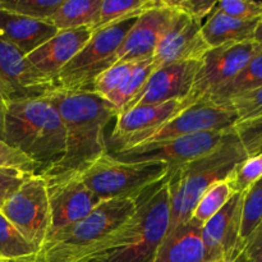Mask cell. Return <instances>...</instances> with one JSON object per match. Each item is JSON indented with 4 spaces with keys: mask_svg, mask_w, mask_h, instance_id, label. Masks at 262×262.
<instances>
[{
    "mask_svg": "<svg viewBox=\"0 0 262 262\" xmlns=\"http://www.w3.org/2000/svg\"><path fill=\"white\" fill-rule=\"evenodd\" d=\"M0 262H7V261H4V260H3V258H0Z\"/></svg>",
    "mask_w": 262,
    "mask_h": 262,
    "instance_id": "cell-43",
    "label": "cell"
},
{
    "mask_svg": "<svg viewBox=\"0 0 262 262\" xmlns=\"http://www.w3.org/2000/svg\"><path fill=\"white\" fill-rule=\"evenodd\" d=\"M245 193H234L216 215L201 228L207 262L235 255L245 250L241 224Z\"/></svg>",
    "mask_w": 262,
    "mask_h": 262,
    "instance_id": "cell-17",
    "label": "cell"
},
{
    "mask_svg": "<svg viewBox=\"0 0 262 262\" xmlns=\"http://www.w3.org/2000/svg\"><path fill=\"white\" fill-rule=\"evenodd\" d=\"M163 2L166 7L183 13L201 23L214 13L216 7V2H209V0H163Z\"/></svg>",
    "mask_w": 262,
    "mask_h": 262,
    "instance_id": "cell-36",
    "label": "cell"
},
{
    "mask_svg": "<svg viewBox=\"0 0 262 262\" xmlns=\"http://www.w3.org/2000/svg\"><path fill=\"white\" fill-rule=\"evenodd\" d=\"M262 220V178L245 192L241 224V241L246 243L251 233Z\"/></svg>",
    "mask_w": 262,
    "mask_h": 262,
    "instance_id": "cell-30",
    "label": "cell"
},
{
    "mask_svg": "<svg viewBox=\"0 0 262 262\" xmlns=\"http://www.w3.org/2000/svg\"><path fill=\"white\" fill-rule=\"evenodd\" d=\"M214 262H251V261L248 260V257L245 253V250H243L242 252L235 253V255H232V256H228V257H223L220 258V260H216Z\"/></svg>",
    "mask_w": 262,
    "mask_h": 262,
    "instance_id": "cell-40",
    "label": "cell"
},
{
    "mask_svg": "<svg viewBox=\"0 0 262 262\" xmlns=\"http://www.w3.org/2000/svg\"><path fill=\"white\" fill-rule=\"evenodd\" d=\"M137 200L102 201L86 217L49 235L40 251L42 260L86 262L102 241L117 232L135 214Z\"/></svg>",
    "mask_w": 262,
    "mask_h": 262,
    "instance_id": "cell-5",
    "label": "cell"
},
{
    "mask_svg": "<svg viewBox=\"0 0 262 262\" xmlns=\"http://www.w3.org/2000/svg\"><path fill=\"white\" fill-rule=\"evenodd\" d=\"M169 170V166L164 163H127L105 155L79 177L101 201L137 200L147 189L165 179Z\"/></svg>",
    "mask_w": 262,
    "mask_h": 262,
    "instance_id": "cell-6",
    "label": "cell"
},
{
    "mask_svg": "<svg viewBox=\"0 0 262 262\" xmlns=\"http://www.w3.org/2000/svg\"><path fill=\"white\" fill-rule=\"evenodd\" d=\"M0 168L15 169L27 176L38 174V166L31 159L3 140H0Z\"/></svg>",
    "mask_w": 262,
    "mask_h": 262,
    "instance_id": "cell-35",
    "label": "cell"
},
{
    "mask_svg": "<svg viewBox=\"0 0 262 262\" xmlns=\"http://www.w3.org/2000/svg\"><path fill=\"white\" fill-rule=\"evenodd\" d=\"M0 212L19 230L20 234L42 248L50 232V204L48 187L41 176H30L7 200Z\"/></svg>",
    "mask_w": 262,
    "mask_h": 262,
    "instance_id": "cell-8",
    "label": "cell"
},
{
    "mask_svg": "<svg viewBox=\"0 0 262 262\" xmlns=\"http://www.w3.org/2000/svg\"><path fill=\"white\" fill-rule=\"evenodd\" d=\"M158 4L159 0H102L96 22L90 30L94 33L129 18L140 17Z\"/></svg>",
    "mask_w": 262,
    "mask_h": 262,
    "instance_id": "cell-24",
    "label": "cell"
},
{
    "mask_svg": "<svg viewBox=\"0 0 262 262\" xmlns=\"http://www.w3.org/2000/svg\"><path fill=\"white\" fill-rule=\"evenodd\" d=\"M4 141L25 154L45 176L66 155V127L46 97L10 101L4 119Z\"/></svg>",
    "mask_w": 262,
    "mask_h": 262,
    "instance_id": "cell-3",
    "label": "cell"
},
{
    "mask_svg": "<svg viewBox=\"0 0 262 262\" xmlns=\"http://www.w3.org/2000/svg\"><path fill=\"white\" fill-rule=\"evenodd\" d=\"M247 158L239 138L232 129L211 152L169 171L168 233L189 222L205 192L217 182L229 179L238 164Z\"/></svg>",
    "mask_w": 262,
    "mask_h": 262,
    "instance_id": "cell-4",
    "label": "cell"
},
{
    "mask_svg": "<svg viewBox=\"0 0 262 262\" xmlns=\"http://www.w3.org/2000/svg\"><path fill=\"white\" fill-rule=\"evenodd\" d=\"M201 228L189 220L166 233L154 262H207Z\"/></svg>",
    "mask_w": 262,
    "mask_h": 262,
    "instance_id": "cell-21",
    "label": "cell"
},
{
    "mask_svg": "<svg viewBox=\"0 0 262 262\" xmlns=\"http://www.w3.org/2000/svg\"><path fill=\"white\" fill-rule=\"evenodd\" d=\"M253 41L257 43H260V45L262 46V18L260 19V22H258L257 27H256L255 36H253Z\"/></svg>",
    "mask_w": 262,
    "mask_h": 262,
    "instance_id": "cell-42",
    "label": "cell"
},
{
    "mask_svg": "<svg viewBox=\"0 0 262 262\" xmlns=\"http://www.w3.org/2000/svg\"><path fill=\"white\" fill-rule=\"evenodd\" d=\"M200 67L201 59L179 61L155 69L148 77L143 89L138 92L135 99L128 102L123 112L141 105L163 104L171 100L187 99Z\"/></svg>",
    "mask_w": 262,
    "mask_h": 262,
    "instance_id": "cell-14",
    "label": "cell"
},
{
    "mask_svg": "<svg viewBox=\"0 0 262 262\" xmlns=\"http://www.w3.org/2000/svg\"><path fill=\"white\" fill-rule=\"evenodd\" d=\"M61 3L63 0H0V9L50 22Z\"/></svg>",
    "mask_w": 262,
    "mask_h": 262,
    "instance_id": "cell-29",
    "label": "cell"
},
{
    "mask_svg": "<svg viewBox=\"0 0 262 262\" xmlns=\"http://www.w3.org/2000/svg\"><path fill=\"white\" fill-rule=\"evenodd\" d=\"M237 123V114L228 106L214 104L211 101H199L171 118L161 127L135 140L127 148L197 133L227 132L233 129Z\"/></svg>",
    "mask_w": 262,
    "mask_h": 262,
    "instance_id": "cell-11",
    "label": "cell"
},
{
    "mask_svg": "<svg viewBox=\"0 0 262 262\" xmlns=\"http://www.w3.org/2000/svg\"><path fill=\"white\" fill-rule=\"evenodd\" d=\"M154 71H155V67H154L152 58L133 61L129 73L125 76L120 86L109 100L110 104L117 109L118 115L123 112L130 100L137 96Z\"/></svg>",
    "mask_w": 262,
    "mask_h": 262,
    "instance_id": "cell-26",
    "label": "cell"
},
{
    "mask_svg": "<svg viewBox=\"0 0 262 262\" xmlns=\"http://www.w3.org/2000/svg\"><path fill=\"white\" fill-rule=\"evenodd\" d=\"M9 99H8L7 94H5L4 89L0 84V140L4 141V119L5 113H7L8 105H9Z\"/></svg>",
    "mask_w": 262,
    "mask_h": 262,
    "instance_id": "cell-39",
    "label": "cell"
},
{
    "mask_svg": "<svg viewBox=\"0 0 262 262\" xmlns=\"http://www.w3.org/2000/svg\"><path fill=\"white\" fill-rule=\"evenodd\" d=\"M102 0H63L50 19L58 31L74 30L95 25Z\"/></svg>",
    "mask_w": 262,
    "mask_h": 262,
    "instance_id": "cell-23",
    "label": "cell"
},
{
    "mask_svg": "<svg viewBox=\"0 0 262 262\" xmlns=\"http://www.w3.org/2000/svg\"><path fill=\"white\" fill-rule=\"evenodd\" d=\"M27 177L30 176L15 169L0 168V209L7 200L22 186Z\"/></svg>",
    "mask_w": 262,
    "mask_h": 262,
    "instance_id": "cell-37",
    "label": "cell"
},
{
    "mask_svg": "<svg viewBox=\"0 0 262 262\" xmlns=\"http://www.w3.org/2000/svg\"><path fill=\"white\" fill-rule=\"evenodd\" d=\"M91 36L89 27L58 31L50 40L28 54L27 59L36 71L55 83L61 69L82 50Z\"/></svg>",
    "mask_w": 262,
    "mask_h": 262,
    "instance_id": "cell-19",
    "label": "cell"
},
{
    "mask_svg": "<svg viewBox=\"0 0 262 262\" xmlns=\"http://www.w3.org/2000/svg\"><path fill=\"white\" fill-rule=\"evenodd\" d=\"M233 129L239 138L248 158L262 154V117L238 122Z\"/></svg>",
    "mask_w": 262,
    "mask_h": 262,
    "instance_id": "cell-33",
    "label": "cell"
},
{
    "mask_svg": "<svg viewBox=\"0 0 262 262\" xmlns=\"http://www.w3.org/2000/svg\"><path fill=\"white\" fill-rule=\"evenodd\" d=\"M43 97L58 110L66 127V155L58 165L42 176L55 182L81 176L107 155L105 129L118 112L109 101L92 91H67L55 89Z\"/></svg>",
    "mask_w": 262,
    "mask_h": 262,
    "instance_id": "cell-1",
    "label": "cell"
},
{
    "mask_svg": "<svg viewBox=\"0 0 262 262\" xmlns=\"http://www.w3.org/2000/svg\"><path fill=\"white\" fill-rule=\"evenodd\" d=\"M245 253L251 262H262V220L246 241Z\"/></svg>",
    "mask_w": 262,
    "mask_h": 262,
    "instance_id": "cell-38",
    "label": "cell"
},
{
    "mask_svg": "<svg viewBox=\"0 0 262 262\" xmlns=\"http://www.w3.org/2000/svg\"><path fill=\"white\" fill-rule=\"evenodd\" d=\"M201 27V22L176 10L152 55L155 69L179 61L202 59L210 48L202 36Z\"/></svg>",
    "mask_w": 262,
    "mask_h": 262,
    "instance_id": "cell-16",
    "label": "cell"
},
{
    "mask_svg": "<svg viewBox=\"0 0 262 262\" xmlns=\"http://www.w3.org/2000/svg\"><path fill=\"white\" fill-rule=\"evenodd\" d=\"M136 19L129 18L92 33L89 42L58 74L56 89L91 91L95 79L115 64L118 49Z\"/></svg>",
    "mask_w": 262,
    "mask_h": 262,
    "instance_id": "cell-7",
    "label": "cell"
},
{
    "mask_svg": "<svg viewBox=\"0 0 262 262\" xmlns=\"http://www.w3.org/2000/svg\"><path fill=\"white\" fill-rule=\"evenodd\" d=\"M230 130L197 133L174 140L138 145L125 150L109 152L107 155L115 160L127 163H164L173 170L211 152L224 141Z\"/></svg>",
    "mask_w": 262,
    "mask_h": 262,
    "instance_id": "cell-10",
    "label": "cell"
},
{
    "mask_svg": "<svg viewBox=\"0 0 262 262\" xmlns=\"http://www.w3.org/2000/svg\"><path fill=\"white\" fill-rule=\"evenodd\" d=\"M261 49L262 46L255 41L228 43L210 49L202 56L201 67L187 97L189 104L193 105L199 101L211 99L245 68L246 64Z\"/></svg>",
    "mask_w": 262,
    "mask_h": 262,
    "instance_id": "cell-9",
    "label": "cell"
},
{
    "mask_svg": "<svg viewBox=\"0 0 262 262\" xmlns=\"http://www.w3.org/2000/svg\"><path fill=\"white\" fill-rule=\"evenodd\" d=\"M168 176L141 194L135 214L102 241L86 262H154L169 228Z\"/></svg>",
    "mask_w": 262,
    "mask_h": 262,
    "instance_id": "cell-2",
    "label": "cell"
},
{
    "mask_svg": "<svg viewBox=\"0 0 262 262\" xmlns=\"http://www.w3.org/2000/svg\"><path fill=\"white\" fill-rule=\"evenodd\" d=\"M58 32L48 20L35 19L0 9V37L28 55Z\"/></svg>",
    "mask_w": 262,
    "mask_h": 262,
    "instance_id": "cell-20",
    "label": "cell"
},
{
    "mask_svg": "<svg viewBox=\"0 0 262 262\" xmlns=\"http://www.w3.org/2000/svg\"><path fill=\"white\" fill-rule=\"evenodd\" d=\"M40 253V248L28 242L19 230L0 212V258L18 260Z\"/></svg>",
    "mask_w": 262,
    "mask_h": 262,
    "instance_id": "cell-27",
    "label": "cell"
},
{
    "mask_svg": "<svg viewBox=\"0 0 262 262\" xmlns=\"http://www.w3.org/2000/svg\"><path fill=\"white\" fill-rule=\"evenodd\" d=\"M262 178V154L247 158L238 164L229 177L230 187L234 193H245L258 179Z\"/></svg>",
    "mask_w": 262,
    "mask_h": 262,
    "instance_id": "cell-31",
    "label": "cell"
},
{
    "mask_svg": "<svg viewBox=\"0 0 262 262\" xmlns=\"http://www.w3.org/2000/svg\"><path fill=\"white\" fill-rule=\"evenodd\" d=\"M216 12L243 20L261 19L262 2L255 0H220L216 2Z\"/></svg>",
    "mask_w": 262,
    "mask_h": 262,
    "instance_id": "cell-34",
    "label": "cell"
},
{
    "mask_svg": "<svg viewBox=\"0 0 262 262\" xmlns=\"http://www.w3.org/2000/svg\"><path fill=\"white\" fill-rule=\"evenodd\" d=\"M189 106L192 105L187 99L171 100L163 104L141 105L120 113L109 140H106L107 154L124 150L133 141L161 127Z\"/></svg>",
    "mask_w": 262,
    "mask_h": 262,
    "instance_id": "cell-12",
    "label": "cell"
},
{
    "mask_svg": "<svg viewBox=\"0 0 262 262\" xmlns=\"http://www.w3.org/2000/svg\"><path fill=\"white\" fill-rule=\"evenodd\" d=\"M258 22L260 19H237L214 10V13L202 23L201 32L210 49L219 48L228 43L253 41Z\"/></svg>",
    "mask_w": 262,
    "mask_h": 262,
    "instance_id": "cell-22",
    "label": "cell"
},
{
    "mask_svg": "<svg viewBox=\"0 0 262 262\" xmlns=\"http://www.w3.org/2000/svg\"><path fill=\"white\" fill-rule=\"evenodd\" d=\"M0 84L9 101L37 99L55 90L51 79L36 71L27 55L0 37Z\"/></svg>",
    "mask_w": 262,
    "mask_h": 262,
    "instance_id": "cell-13",
    "label": "cell"
},
{
    "mask_svg": "<svg viewBox=\"0 0 262 262\" xmlns=\"http://www.w3.org/2000/svg\"><path fill=\"white\" fill-rule=\"evenodd\" d=\"M46 187L51 214L49 235L82 220L102 202L79 176L46 182Z\"/></svg>",
    "mask_w": 262,
    "mask_h": 262,
    "instance_id": "cell-15",
    "label": "cell"
},
{
    "mask_svg": "<svg viewBox=\"0 0 262 262\" xmlns=\"http://www.w3.org/2000/svg\"><path fill=\"white\" fill-rule=\"evenodd\" d=\"M7 262H45V261L42 260L40 253H37V255L30 256V257H23V258H18V260H12Z\"/></svg>",
    "mask_w": 262,
    "mask_h": 262,
    "instance_id": "cell-41",
    "label": "cell"
},
{
    "mask_svg": "<svg viewBox=\"0 0 262 262\" xmlns=\"http://www.w3.org/2000/svg\"><path fill=\"white\" fill-rule=\"evenodd\" d=\"M176 10L166 7L163 0L152 9L137 17L115 55V64L152 58L159 41L174 17Z\"/></svg>",
    "mask_w": 262,
    "mask_h": 262,
    "instance_id": "cell-18",
    "label": "cell"
},
{
    "mask_svg": "<svg viewBox=\"0 0 262 262\" xmlns=\"http://www.w3.org/2000/svg\"><path fill=\"white\" fill-rule=\"evenodd\" d=\"M233 194L234 192H233L228 179L215 183L200 199L199 204L194 207L191 220L202 227L205 223L209 222L214 215H216L224 207V205L229 201Z\"/></svg>",
    "mask_w": 262,
    "mask_h": 262,
    "instance_id": "cell-28",
    "label": "cell"
},
{
    "mask_svg": "<svg viewBox=\"0 0 262 262\" xmlns=\"http://www.w3.org/2000/svg\"><path fill=\"white\" fill-rule=\"evenodd\" d=\"M220 105H224V106L232 109L237 114L238 122H245V120L262 117V89L248 92V94L238 95Z\"/></svg>",
    "mask_w": 262,
    "mask_h": 262,
    "instance_id": "cell-32",
    "label": "cell"
},
{
    "mask_svg": "<svg viewBox=\"0 0 262 262\" xmlns=\"http://www.w3.org/2000/svg\"><path fill=\"white\" fill-rule=\"evenodd\" d=\"M258 89H262V49L246 64L245 68L229 83L220 89L207 101L220 105L232 97L248 94V92L256 91Z\"/></svg>",
    "mask_w": 262,
    "mask_h": 262,
    "instance_id": "cell-25",
    "label": "cell"
}]
</instances>
